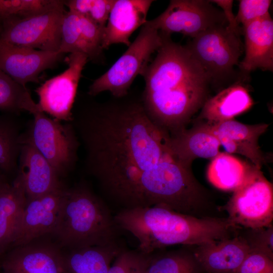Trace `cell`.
I'll return each instance as SVG.
<instances>
[{
	"label": "cell",
	"mask_w": 273,
	"mask_h": 273,
	"mask_svg": "<svg viewBox=\"0 0 273 273\" xmlns=\"http://www.w3.org/2000/svg\"><path fill=\"white\" fill-rule=\"evenodd\" d=\"M61 0H0V21L9 17L25 18L64 8Z\"/></svg>",
	"instance_id": "83f0119b"
},
{
	"label": "cell",
	"mask_w": 273,
	"mask_h": 273,
	"mask_svg": "<svg viewBox=\"0 0 273 273\" xmlns=\"http://www.w3.org/2000/svg\"><path fill=\"white\" fill-rule=\"evenodd\" d=\"M209 125L226 152L246 157L259 169L265 163L258 140L267 124H245L232 119Z\"/></svg>",
	"instance_id": "9a60e30c"
},
{
	"label": "cell",
	"mask_w": 273,
	"mask_h": 273,
	"mask_svg": "<svg viewBox=\"0 0 273 273\" xmlns=\"http://www.w3.org/2000/svg\"><path fill=\"white\" fill-rule=\"evenodd\" d=\"M186 46L211 83L232 75L243 51L240 35L230 30L227 25L207 29L193 38Z\"/></svg>",
	"instance_id": "ba28073f"
},
{
	"label": "cell",
	"mask_w": 273,
	"mask_h": 273,
	"mask_svg": "<svg viewBox=\"0 0 273 273\" xmlns=\"http://www.w3.org/2000/svg\"><path fill=\"white\" fill-rule=\"evenodd\" d=\"M145 255L124 248L113 261L108 273H143Z\"/></svg>",
	"instance_id": "d6a6232c"
},
{
	"label": "cell",
	"mask_w": 273,
	"mask_h": 273,
	"mask_svg": "<svg viewBox=\"0 0 273 273\" xmlns=\"http://www.w3.org/2000/svg\"><path fill=\"white\" fill-rule=\"evenodd\" d=\"M1 266L2 267L3 273H26L17 268L7 266Z\"/></svg>",
	"instance_id": "74e56055"
},
{
	"label": "cell",
	"mask_w": 273,
	"mask_h": 273,
	"mask_svg": "<svg viewBox=\"0 0 273 273\" xmlns=\"http://www.w3.org/2000/svg\"><path fill=\"white\" fill-rule=\"evenodd\" d=\"M197 264L193 254L185 250L158 255L154 252L145 255L143 273H196Z\"/></svg>",
	"instance_id": "d4e9b609"
},
{
	"label": "cell",
	"mask_w": 273,
	"mask_h": 273,
	"mask_svg": "<svg viewBox=\"0 0 273 273\" xmlns=\"http://www.w3.org/2000/svg\"><path fill=\"white\" fill-rule=\"evenodd\" d=\"M73 126L85 151L88 171L95 178L142 165L162 151L170 136L143 104L90 110L76 117Z\"/></svg>",
	"instance_id": "6da1fadb"
},
{
	"label": "cell",
	"mask_w": 273,
	"mask_h": 273,
	"mask_svg": "<svg viewBox=\"0 0 273 273\" xmlns=\"http://www.w3.org/2000/svg\"><path fill=\"white\" fill-rule=\"evenodd\" d=\"M233 192L225 206L232 224L252 229L271 225L273 187L260 169L252 164L243 183Z\"/></svg>",
	"instance_id": "52a82bcc"
},
{
	"label": "cell",
	"mask_w": 273,
	"mask_h": 273,
	"mask_svg": "<svg viewBox=\"0 0 273 273\" xmlns=\"http://www.w3.org/2000/svg\"><path fill=\"white\" fill-rule=\"evenodd\" d=\"M21 135L14 120L0 116V169L6 175L14 172L20 154Z\"/></svg>",
	"instance_id": "4316f807"
},
{
	"label": "cell",
	"mask_w": 273,
	"mask_h": 273,
	"mask_svg": "<svg viewBox=\"0 0 273 273\" xmlns=\"http://www.w3.org/2000/svg\"><path fill=\"white\" fill-rule=\"evenodd\" d=\"M149 22L162 34L179 32L192 38L213 27L227 25L222 11L205 0L170 1L166 9Z\"/></svg>",
	"instance_id": "30bf717a"
},
{
	"label": "cell",
	"mask_w": 273,
	"mask_h": 273,
	"mask_svg": "<svg viewBox=\"0 0 273 273\" xmlns=\"http://www.w3.org/2000/svg\"><path fill=\"white\" fill-rule=\"evenodd\" d=\"M88 60L82 53L70 54L67 59L68 68L35 89L39 99L37 105L41 111L58 121L72 120V109L78 83Z\"/></svg>",
	"instance_id": "8fae6325"
},
{
	"label": "cell",
	"mask_w": 273,
	"mask_h": 273,
	"mask_svg": "<svg viewBox=\"0 0 273 273\" xmlns=\"http://www.w3.org/2000/svg\"><path fill=\"white\" fill-rule=\"evenodd\" d=\"M245 56L239 66L245 73L273 70V21L270 15L243 26Z\"/></svg>",
	"instance_id": "ac0fdd59"
},
{
	"label": "cell",
	"mask_w": 273,
	"mask_h": 273,
	"mask_svg": "<svg viewBox=\"0 0 273 273\" xmlns=\"http://www.w3.org/2000/svg\"><path fill=\"white\" fill-rule=\"evenodd\" d=\"M162 42L161 33L147 21L126 52L90 85L88 94L95 96L109 91L116 98L126 96L135 78L139 74L142 75L152 55L157 51Z\"/></svg>",
	"instance_id": "5b68a950"
},
{
	"label": "cell",
	"mask_w": 273,
	"mask_h": 273,
	"mask_svg": "<svg viewBox=\"0 0 273 273\" xmlns=\"http://www.w3.org/2000/svg\"><path fill=\"white\" fill-rule=\"evenodd\" d=\"M64 8L25 18L1 20L0 42L33 49L59 52Z\"/></svg>",
	"instance_id": "9c48e42d"
},
{
	"label": "cell",
	"mask_w": 273,
	"mask_h": 273,
	"mask_svg": "<svg viewBox=\"0 0 273 273\" xmlns=\"http://www.w3.org/2000/svg\"><path fill=\"white\" fill-rule=\"evenodd\" d=\"M21 144L33 146L51 164L59 176L66 173L76 160L78 141L72 125L63 124L47 116L38 106Z\"/></svg>",
	"instance_id": "8992f818"
},
{
	"label": "cell",
	"mask_w": 273,
	"mask_h": 273,
	"mask_svg": "<svg viewBox=\"0 0 273 273\" xmlns=\"http://www.w3.org/2000/svg\"><path fill=\"white\" fill-rule=\"evenodd\" d=\"M42 237L9 250L0 258L1 266L26 273H62V249Z\"/></svg>",
	"instance_id": "5bb4252c"
},
{
	"label": "cell",
	"mask_w": 273,
	"mask_h": 273,
	"mask_svg": "<svg viewBox=\"0 0 273 273\" xmlns=\"http://www.w3.org/2000/svg\"><path fill=\"white\" fill-rule=\"evenodd\" d=\"M61 35L60 53H81L85 55L77 14L71 11L65 12L62 22Z\"/></svg>",
	"instance_id": "f1b7e54d"
},
{
	"label": "cell",
	"mask_w": 273,
	"mask_h": 273,
	"mask_svg": "<svg viewBox=\"0 0 273 273\" xmlns=\"http://www.w3.org/2000/svg\"><path fill=\"white\" fill-rule=\"evenodd\" d=\"M250 252L246 240L239 235L197 246L193 254L208 273H235Z\"/></svg>",
	"instance_id": "e0dca14e"
},
{
	"label": "cell",
	"mask_w": 273,
	"mask_h": 273,
	"mask_svg": "<svg viewBox=\"0 0 273 273\" xmlns=\"http://www.w3.org/2000/svg\"><path fill=\"white\" fill-rule=\"evenodd\" d=\"M170 146L180 162L191 168L196 158H213L216 156L221 145L210 126L203 122L170 135Z\"/></svg>",
	"instance_id": "ffe728a7"
},
{
	"label": "cell",
	"mask_w": 273,
	"mask_h": 273,
	"mask_svg": "<svg viewBox=\"0 0 273 273\" xmlns=\"http://www.w3.org/2000/svg\"><path fill=\"white\" fill-rule=\"evenodd\" d=\"M210 1L221 8L226 19L228 28L233 32L240 35L242 33V29L233 12V1L213 0Z\"/></svg>",
	"instance_id": "d590c367"
},
{
	"label": "cell",
	"mask_w": 273,
	"mask_h": 273,
	"mask_svg": "<svg viewBox=\"0 0 273 273\" xmlns=\"http://www.w3.org/2000/svg\"><path fill=\"white\" fill-rule=\"evenodd\" d=\"M248 229L243 236L251 252L263 254L273 259V226Z\"/></svg>",
	"instance_id": "1f68e13d"
},
{
	"label": "cell",
	"mask_w": 273,
	"mask_h": 273,
	"mask_svg": "<svg viewBox=\"0 0 273 273\" xmlns=\"http://www.w3.org/2000/svg\"><path fill=\"white\" fill-rule=\"evenodd\" d=\"M235 273H273V259L263 254L250 252Z\"/></svg>",
	"instance_id": "e575fe53"
},
{
	"label": "cell",
	"mask_w": 273,
	"mask_h": 273,
	"mask_svg": "<svg viewBox=\"0 0 273 273\" xmlns=\"http://www.w3.org/2000/svg\"><path fill=\"white\" fill-rule=\"evenodd\" d=\"M63 55L0 42V70L26 86L39 82L40 74L54 67Z\"/></svg>",
	"instance_id": "4fadbf2b"
},
{
	"label": "cell",
	"mask_w": 273,
	"mask_h": 273,
	"mask_svg": "<svg viewBox=\"0 0 273 273\" xmlns=\"http://www.w3.org/2000/svg\"><path fill=\"white\" fill-rule=\"evenodd\" d=\"M26 201L24 178L18 172L13 183L0 193V258L13 244Z\"/></svg>",
	"instance_id": "44dd1931"
},
{
	"label": "cell",
	"mask_w": 273,
	"mask_h": 273,
	"mask_svg": "<svg viewBox=\"0 0 273 273\" xmlns=\"http://www.w3.org/2000/svg\"><path fill=\"white\" fill-rule=\"evenodd\" d=\"M251 165L226 153L213 157L207 169V178L215 188L234 191L244 181Z\"/></svg>",
	"instance_id": "cb8c5ba5"
},
{
	"label": "cell",
	"mask_w": 273,
	"mask_h": 273,
	"mask_svg": "<svg viewBox=\"0 0 273 273\" xmlns=\"http://www.w3.org/2000/svg\"><path fill=\"white\" fill-rule=\"evenodd\" d=\"M270 0H241L236 16L238 23L243 26L269 15Z\"/></svg>",
	"instance_id": "836d02e7"
},
{
	"label": "cell",
	"mask_w": 273,
	"mask_h": 273,
	"mask_svg": "<svg viewBox=\"0 0 273 273\" xmlns=\"http://www.w3.org/2000/svg\"><path fill=\"white\" fill-rule=\"evenodd\" d=\"M118 229L104 202L78 185L67 189L51 236L64 250L107 246L118 243Z\"/></svg>",
	"instance_id": "277c9868"
},
{
	"label": "cell",
	"mask_w": 273,
	"mask_h": 273,
	"mask_svg": "<svg viewBox=\"0 0 273 273\" xmlns=\"http://www.w3.org/2000/svg\"><path fill=\"white\" fill-rule=\"evenodd\" d=\"M163 42L143 75V106L151 120L173 135L208 100L211 80L187 46L161 33Z\"/></svg>",
	"instance_id": "7a4b0ae2"
},
{
	"label": "cell",
	"mask_w": 273,
	"mask_h": 273,
	"mask_svg": "<svg viewBox=\"0 0 273 273\" xmlns=\"http://www.w3.org/2000/svg\"><path fill=\"white\" fill-rule=\"evenodd\" d=\"M114 218L119 229L137 239V251L145 255L172 245L197 246L231 237L236 227L228 219L198 218L161 205L121 209Z\"/></svg>",
	"instance_id": "3957f363"
},
{
	"label": "cell",
	"mask_w": 273,
	"mask_h": 273,
	"mask_svg": "<svg viewBox=\"0 0 273 273\" xmlns=\"http://www.w3.org/2000/svg\"><path fill=\"white\" fill-rule=\"evenodd\" d=\"M115 0H69L65 1L69 11L88 17L105 27Z\"/></svg>",
	"instance_id": "f546056e"
},
{
	"label": "cell",
	"mask_w": 273,
	"mask_h": 273,
	"mask_svg": "<svg viewBox=\"0 0 273 273\" xmlns=\"http://www.w3.org/2000/svg\"><path fill=\"white\" fill-rule=\"evenodd\" d=\"M67 189L64 186L42 196L27 199L11 249L44 236L52 235Z\"/></svg>",
	"instance_id": "7c38bea8"
},
{
	"label": "cell",
	"mask_w": 273,
	"mask_h": 273,
	"mask_svg": "<svg viewBox=\"0 0 273 273\" xmlns=\"http://www.w3.org/2000/svg\"><path fill=\"white\" fill-rule=\"evenodd\" d=\"M123 247L118 243L72 249H62V273H108Z\"/></svg>",
	"instance_id": "7402d4cb"
},
{
	"label": "cell",
	"mask_w": 273,
	"mask_h": 273,
	"mask_svg": "<svg viewBox=\"0 0 273 273\" xmlns=\"http://www.w3.org/2000/svg\"><path fill=\"white\" fill-rule=\"evenodd\" d=\"M0 273H3V272L2 269V267H1V265H0Z\"/></svg>",
	"instance_id": "f35d334b"
},
{
	"label": "cell",
	"mask_w": 273,
	"mask_h": 273,
	"mask_svg": "<svg viewBox=\"0 0 273 273\" xmlns=\"http://www.w3.org/2000/svg\"><path fill=\"white\" fill-rule=\"evenodd\" d=\"M10 184L8 181L7 176L0 169V193L7 189Z\"/></svg>",
	"instance_id": "8d00e7d4"
},
{
	"label": "cell",
	"mask_w": 273,
	"mask_h": 273,
	"mask_svg": "<svg viewBox=\"0 0 273 273\" xmlns=\"http://www.w3.org/2000/svg\"><path fill=\"white\" fill-rule=\"evenodd\" d=\"M18 172L24 178L27 199L42 196L64 186L49 161L29 143L21 144Z\"/></svg>",
	"instance_id": "d6986e66"
},
{
	"label": "cell",
	"mask_w": 273,
	"mask_h": 273,
	"mask_svg": "<svg viewBox=\"0 0 273 273\" xmlns=\"http://www.w3.org/2000/svg\"><path fill=\"white\" fill-rule=\"evenodd\" d=\"M152 0H115L105 27L102 48L122 43L129 47L132 33L146 22Z\"/></svg>",
	"instance_id": "2e32d148"
},
{
	"label": "cell",
	"mask_w": 273,
	"mask_h": 273,
	"mask_svg": "<svg viewBox=\"0 0 273 273\" xmlns=\"http://www.w3.org/2000/svg\"><path fill=\"white\" fill-rule=\"evenodd\" d=\"M78 15L85 55L91 60H98L103 50L102 43L105 27L99 25L88 17Z\"/></svg>",
	"instance_id": "4dcf8cb0"
},
{
	"label": "cell",
	"mask_w": 273,
	"mask_h": 273,
	"mask_svg": "<svg viewBox=\"0 0 273 273\" xmlns=\"http://www.w3.org/2000/svg\"><path fill=\"white\" fill-rule=\"evenodd\" d=\"M37 108V104L26 87L0 70V110L14 113L22 111L32 113Z\"/></svg>",
	"instance_id": "484cf974"
},
{
	"label": "cell",
	"mask_w": 273,
	"mask_h": 273,
	"mask_svg": "<svg viewBox=\"0 0 273 273\" xmlns=\"http://www.w3.org/2000/svg\"><path fill=\"white\" fill-rule=\"evenodd\" d=\"M0 24H1V21H0Z\"/></svg>",
	"instance_id": "ab89813d"
},
{
	"label": "cell",
	"mask_w": 273,
	"mask_h": 273,
	"mask_svg": "<svg viewBox=\"0 0 273 273\" xmlns=\"http://www.w3.org/2000/svg\"><path fill=\"white\" fill-rule=\"evenodd\" d=\"M253 103L247 89L235 84L208 99L202 107L199 119L205 120L209 125L232 120L248 110Z\"/></svg>",
	"instance_id": "603a6c76"
}]
</instances>
